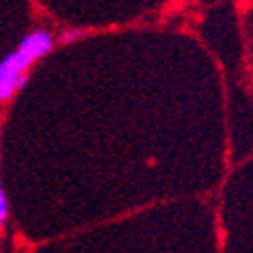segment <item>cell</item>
<instances>
[{
  "instance_id": "obj_1",
  "label": "cell",
  "mask_w": 253,
  "mask_h": 253,
  "mask_svg": "<svg viewBox=\"0 0 253 253\" xmlns=\"http://www.w3.org/2000/svg\"><path fill=\"white\" fill-rule=\"evenodd\" d=\"M35 61L18 47L0 61V101H8L14 91L23 89L29 79V69Z\"/></svg>"
},
{
  "instance_id": "obj_2",
  "label": "cell",
  "mask_w": 253,
  "mask_h": 253,
  "mask_svg": "<svg viewBox=\"0 0 253 253\" xmlns=\"http://www.w3.org/2000/svg\"><path fill=\"white\" fill-rule=\"evenodd\" d=\"M55 45H57L55 35L45 27H39V29H33L31 33H27L23 39H20L18 49L25 51L37 63L39 59L47 57L55 49Z\"/></svg>"
},
{
  "instance_id": "obj_3",
  "label": "cell",
  "mask_w": 253,
  "mask_h": 253,
  "mask_svg": "<svg viewBox=\"0 0 253 253\" xmlns=\"http://www.w3.org/2000/svg\"><path fill=\"white\" fill-rule=\"evenodd\" d=\"M83 39H85V31L83 29H65L59 35V43L63 47H67V45L79 43V41H83Z\"/></svg>"
},
{
  "instance_id": "obj_4",
  "label": "cell",
  "mask_w": 253,
  "mask_h": 253,
  "mask_svg": "<svg viewBox=\"0 0 253 253\" xmlns=\"http://www.w3.org/2000/svg\"><path fill=\"white\" fill-rule=\"evenodd\" d=\"M6 217H8V197L4 188H0V223H4Z\"/></svg>"
}]
</instances>
